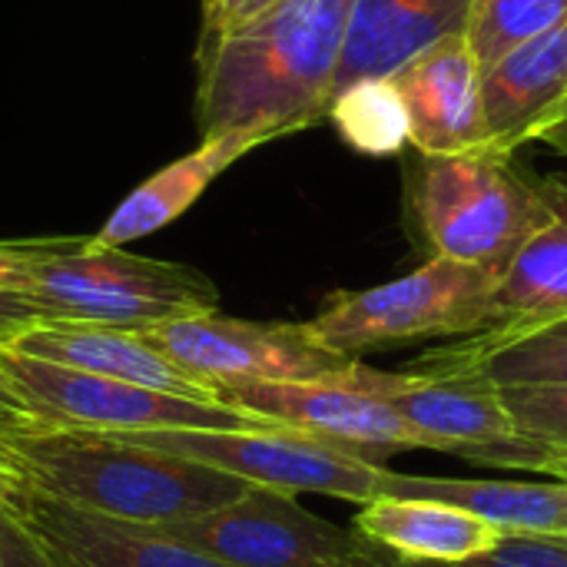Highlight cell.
Returning a JSON list of instances; mask_svg holds the SVG:
<instances>
[{
    "label": "cell",
    "instance_id": "2e32d148",
    "mask_svg": "<svg viewBox=\"0 0 567 567\" xmlns=\"http://www.w3.org/2000/svg\"><path fill=\"white\" fill-rule=\"evenodd\" d=\"M488 143L515 153L567 106V20L482 70Z\"/></svg>",
    "mask_w": 567,
    "mask_h": 567
},
{
    "label": "cell",
    "instance_id": "44dd1931",
    "mask_svg": "<svg viewBox=\"0 0 567 567\" xmlns=\"http://www.w3.org/2000/svg\"><path fill=\"white\" fill-rule=\"evenodd\" d=\"M412 369L478 375L498 389L567 385V316L522 329H485L465 336L458 346L425 352Z\"/></svg>",
    "mask_w": 567,
    "mask_h": 567
},
{
    "label": "cell",
    "instance_id": "8992f818",
    "mask_svg": "<svg viewBox=\"0 0 567 567\" xmlns=\"http://www.w3.org/2000/svg\"><path fill=\"white\" fill-rule=\"evenodd\" d=\"M349 382L385 399L425 439V449L567 482V449L522 432L502 399V389L478 375L415 369L379 372L359 359Z\"/></svg>",
    "mask_w": 567,
    "mask_h": 567
},
{
    "label": "cell",
    "instance_id": "3957f363",
    "mask_svg": "<svg viewBox=\"0 0 567 567\" xmlns=\"http://www.w3.org/2000/svg\"><path fill=\"white\" fill-rule=\"evenodd\" d=\"M20 292L47 319L133 332L219 309V292L199 269L133 256L126 246H90L86 236L30 239Z\"/></svg>",
    "mask_w": 567,
    "mask_h": 567
},
{
    "label": "cell",
    "instance_id": "ba28073f",
    "mask_svg": "<svg viewBox=\"0 0 567 567\" xmlns=\"http://www.w3.org/2000/svg\"><path fill=\"white\" fill-rule=\"evenodd\" d=\"M0 369L23 392L40 422L93 432H156V429H272L276 422L226 402L183 399L146 385L66 369L0 346Z\"/></svg>",
    "mask_w": 567,
    "mask_h": 567
},
{
    "label": "cell",
    "instance_id": "f1b7e54d",
    "mask_svg": "<svg viewBox=\"0 0 567 567\" xmlns=\"http://www.w3.org/2000/svg\"><path fill=\"white\" fill-rule=\"evenodd\" d=\"M47 316L40 312L37 302H30L20 289H3L0 286V346L17 339L23 329L43 322Z\"/></svg>",
    "mask_w": 567,
    "mask_h": 567
},
{
    "label": "cell",
    "instance_id": "5b68a950",
    "mask_svg": "<svg viewBox=\"0 0 567 567\" xmlns=\"http://www.w3.org/2000/svg\"><path fill=\"white\" fill-rule=\"evenodd\" d=\"M495 286L498 272L485 266L432 256L402 279L336 292L306 329L349 359L425 339H465L492 326Z\"/></svg>",
    "mask_w": 567,
    "mask_h": 567
},
{
    "label": "cell",
    "instance_id": "d6a6232c",
    "mask_svg": "<svg viewBox=\"0 0 567 567\" xmlns=\"http://www.w3.org/2000/svg\"><path fill=\"white\" fill-rule=\"evenodd\" d=\"M0 518H3V502H0Z\"/></svg>",
    "mask_w": 567,
    "mask_h": 567
},
{
    "label": "cell",
    "instance_id": "83f0119b",
    "mask_svg": "<svg viewBox=\"0 0 567 567\" xmlns=\"http://www.w3.org/2000/svg\"><path fill=\"white\" fill-rule=\"evenodd\" d=\"M319 567H455V565H439V561H415V558H405L385 545H375L369 538L359 535V542L352 548H346L342 555L329 558L326 565Z\"/></svg>",
    "mask_w": 567,
    "mask_h": 567
},
{
    "label": "cell",
    "instance_id": "d4e9b609",
    "mask_svg": "<svg viewBox=\"0 0 567 567\" xmlns=\"http://www.w3.org/2000/svg\"><path fill=\"white\" fill-rule=\"evenodd\" d=\"M455 567H567V535H502L495 548Z\"/></svg>",
    "mask_w": 567,
    "mask_h": 567
},
{
    "label": "cell",
    "instance_id": "484cf974",
    "mask_svg": "<svg viewBox=\"0 0 567 567\" xmlns=\"http://www.w3.org/2000/svg\"><path fill=\"white\" fill-rule=\"evenodd\" d=\"M276 3H282V0H203V37H199V47L233 33L236 27L249 23L252 17L266 13Z\"/></svg>",
    "mask_w": 567,
    "mask_h": 567
},
{
    "label": "cell",
    "instance_id": "30bf717a",
    "mask_svg": "<svg viewBox=\"0 0 567 567\" xmlns=\"http://www.w3.org/2000/svg\"><path fill=\"white\" fill-rule=\"evenodd\" d=\"M156 528L229 567H319L359 542L355 528L322 522L296 495L259 485L216 512Z\"/></svg>",
    "mask_w": 567,
    "mask_h": 567
},
{
    "label": "cell",
    "instance_id": "7402d4cb",
    "mask_svg": "<svg viewBox=\"0 0 567 567\" xmlns=\"http://www.w3.org/2000/svg\"><path fill=\"white\" fill-rule=\"evenodd\" d=\"M329 120L349 146L369 156H392L409 143V110L392 76L359 80L336 93Z\"/></svg>",
    "mask_w": 567,
    "mask_h": 567
},
{
    "label": "cell",
    "instance_id": "9a60e30c",
    "mask_svg": "<svg viewBox=\"0 0 567 567\" xmlns=\"http://www.w3.org/2000/svg\"><path fill=\"white\" fill-rule=\"evenodd\" d=\"M475 0H352L332 100L346 86L399 73L432 43L468 33Z\"/></svg>",
    "mask_w": 567,
    "mask_h": 567
},
{
    "label": "cell",
    "instance_id": "4316f807",
    "mask_svg": "<svg viewBox=\"0 0 567 567\" xmlns=\"http://www.w3.org/2000/svg\"><path fill=\"white\" fill-rule=\"evenodd\" d=\"M0 567H66L37 538H30L7 512L0 518Z\"/></svg>",
    "mask_w": 567,
    "mask_h": 567
},
{
    "label": "cell",
    "instance_id": "d6986e66",
    "mask_svg": "<svg viewBox=\"0 0 567 567\" xmlns=\"http://www.w3.org/2000/svg\"><path fill=\"white\" fill-rule=\"evenodd\" d=\"M362 538L415 561L462 565L498 545L505 535L492 522L432 498L379 495L365 502L352 525Z\"/></svg>",
    "mask_w": 567,
    "mask_h": 567
},
{
    "label": "cell",
    "instance_id": "5bb4252c",
    "mask_svg": "<svg viewBox=\"0 0 567 567\" xmlns=\"http://www.w3.org/2000/svg\"><path fill=\"white\" fill-rule=\"evenodd\" d=\"M7 349H13L20 355H30V359L66 365V369L120 379V382H133V385H146V389H156V392L219 402L209 385L186 375L179 365H173L159 349H153L133 329L43 319V322L23 329L17 339H10Z\"/></svg>",
    "mask_w": 567,
    "mask_h": 567
},
{
    "label": "cell",
    "instance_id": "e0dca14e",
    "mask_svg": "<svg viewBox=\"0 0 567 567\" xmlns=\"http://www.w3.org/2000/svg\"><path fill=\"white\" fill-rule=\"evenodd\" d=\"M542 213L492 296L488 329H522L567 316V173L545 176Z\"/></svg>",
    "mask_w": 567,
    "mask_h": 567
},
{
    "label": "cell",
    "instance_id": "f546056e",
    "mask_svg": "<svg viewBox=\"0 0 567 567\" xmlns=\"http://www.w3.org/2000/svg\"><path fill=\"white\" fill-rule=\"evenodd\" d=\"M27 256H30V239L0 243V286L3 289H23Z\"/></svg>",
    "mask_w": 567,
    "mask_h": 567
},
{
    "label": "cell",
    "instance_id": "ffe728a7",
    "mask_svg": "<svg viewBox=\"0 0 567 567\" xmlns=\"http://www.w3.org/2000/svg\"><path fill=\"white\" fill-rule=\"evenodd\" d=\"M379 495L445 502L492 522L505 535H567V482L432 478L382 468Z\"/></svg>",
    "mask_w": 567,
    "mask_h": 567
},
{
    "label": "cell",
    "instance_id": "ac0fdd59",
    "mask_svg": "<svg viewBox=\"0 0 567 567\" xmlns=\"http://www.w3.org/2000/svg\"><path fill=\"white\" fill-rule=\"evenodd\" d=\"M269 143L259 133H223L203 140L193 153L173 159L150 179H143L113 213L110 219L86 236L90 246H130L136 239H146L150 233L169 226L179 219L206 189L216 176H223L236 159L252 153L256 146Z\"/></svg>",
    "mask_w": 567,
    "mask_h": 567
},
{
    "label": "cell",
    "instance_id": "4dcf8cb0",
    "mask_svg": "<svg viewBox=\"0 0 567 567\" xmlns=\"http://www.w3.org/2000/svg\"><path fill=\"white\" fill-rule=\"evenodd\" d=\"M0 419L7 422H27V419H37L30 402L23 399V392L10 382V375L0 369Z\"/></svg>",
    "mask_w": 567,
    "mask_h": 567
},
{
    "label": "cell",
    "instance_id": "7c38bea8",
    "mask_svg": "<svg viewBox=\"0 0 567 567\" xmlns=\"http://www.w3.org/2000/svg\"><path fill=\"white\" fill-rule=\"evenodd\" d=\"M3 512L66 567H229L156 525L93 515L37 495L0 492Z\"/></svg>",
    "mask_w": 567,
    "mask_h": 567
},
{
    "label": "cell",
    "instance_id": "9c48e42d",
    "mask_svg": "<svg viewBox=\"0 0 567 567\" xmlns=\"http://www.w3.org/2000/svg\"><path fill=\"white\" fill-rule=\"evenodd\" d=\"M140 336L213 392L236 382H346L359 362L326 349L306 322H249L219 309L169 319Z\"/></svg>",
    "mask_w": 567,
    "mask_h": 567
},
{
    "label": "cell",
    "instance_id": "4fadbf2b",
    "mask_svg": "<svg viewBox=\"0 0 567 567\" xmlns=\"http://www.w3.org/2000/svg\"><path fill=\"white\" fill-rule=\"evenodd\" d=\"M392 80L405 100L409 143L419 156L492 150L482 106V63L468 33L432 43L392 73Z\"/></svg>",
    "mask_w": 567,
    "mask_h": 567
},
{
    "label": "cell",
    "instance_id": "8fae6325",
    "mask_svg": "<svg viewBox=\"0 0 567 567\" xmlns=\"http://www.w3.org/2000/svg\"><path fill=\"white\" fill-rule=\"evenodd\" d=\"M216 399L302 432L369 465L412 449L425 439L375 392L346 382H236L216 389Z\"/></svg>",
    "mask_w": 567,
    "mask_h": 567
},
{
    "label": "cell",
    "instance_id": "7a4b0ae2",
    "mask_svg": "<svg viewBox=\"0 0 567 567\" xmlns=\"http://www.w3.org/2000/svg\"><path fill=\"white\" fill-rule=\"evenodd\" d=\"M252 485L219 468L120 442L110 432L0 419V492L163 525L216 512Z\"/></svg>",
    "mask_w": 567,
    "mask_h": 567
},
{
    "label": "cell",
    "instance_id": "603a6c76",
    "mask_svg": "<svg viewBox=\"0 0 567 567\" xmlns=\"http://www.w3.org/2000/svg\"><path fill=\"white\" fill-rule=\"evenodd\" d=\"M567 20V0H475L468 20L472 50L488 70L505 53Z\"/></svg>",
    "mask_w": 567,
    "mask_h": 567
},
{
    "label": "cell",
    "instance_id": "1f68e13d",
    "mask_svg": "<svg viewBox=\"0 0 567 567\" xmlns=\"http://www.w3.org/2000/svg\"><path fill=\"white\" fill-rule=\"evenodd\" d=\"M538 140H545V143H551L555 150H561L567 156V106L538 133Z\"/></svg>",
    "mask_w": 567,
    "mask_h": 567
},
{
    "label": "cell",
    "instance_id": "6da1fadb",
    "mask_svg": "<svg viewBox=\"0 0 567 567\" xmlns=\"http://www.w3.org/2000/svg\"><path fill=\"white\" fill-rule=\"evenodd\" d=\"M352 0H282L199 47L196 126L203 140H279L329 116Z\"/></svg>",
    "mask_w": 567,
    "mask_h": 567
},
{
    "label": "cell",
    "instance_id": "cb8c5ba5",
    "mask_svg": "<svg viewBox=\"0 0 567 567\" xmlns=\"http://www.w3.org/2000/svg\"><path fill=\"white\" fill-rule=\"evenodd\" d=\"M502 399L522 432L567 449V385H508Z\"/></svg>",
    "mask_w": 567,
    "mask_h": 567
},
{
    "label": "cell",
    "instance_id": "52a82bcc",
    "mask_svg": "<svg viewBox=\"0 0 567 567\" xmlns=\"http://www.w3.org/2000/svg\"><path fill=\"white\" fill-rule=\"evenodd\" d=\"M120 442L189 458L249 485L286 495H329L365 505L379 498L382 465L352 458L286 425L272 429H156V432H110Z\"/></svg>",
    "mask_w": 567,
    "mask_h": 567
},
{
    "label": "cell",
    "instance_id": "277c9868",
    "mask_svg": "<svg viewBox=\"0 0 567 567\" xmlns=\"http://www.w3.org/2000/svg\"><path fill=\"white\" fill-rule=\"evenodd\" d=\"M512 156L472 150L412 166V223L432 256L505 272L542 213V186Z\"/></svg>",
    "mask_w": 567,
    "mask_h": 567
}]
</instances>
